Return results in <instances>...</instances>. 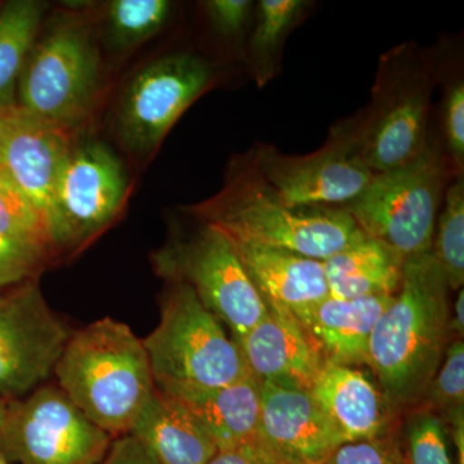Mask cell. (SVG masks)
<instances>
[{
	"mask_svg": "<svg viewBox=\"0 0 464 464\" xmlns=\"http://www.w3.org/2000/svg\"><path fill=\"white\" fill-rule=\"evenodd\" d=\"M449 290L431 252L406 258L401 285L375 324L366 366L396 418L422 402L453 341Z\"/></svg>",
	"mask_w": 464,
	"mask_h": 464,
	"instance_id": "cell-1",
	"label": "cell"
},
{
	"mask_svg": "<svg viewBox=\"0 0 464 464\" xmlns=\"http://www.w3.org/2000/svg\"><path fill=\"white\" fill-rule=\"evenodd\" d=\"M190 212L232 240L322 262L364 234L343 208L290 206L266 182L252 157L239 161L215 198Z\"/></svg>",
	"mask_w": 464,
	"mask_h": 464,
	"instance_id": "cell-2",
	"label": "cell"
},
{
	"mask_svg": "<svg viewBox=\"0 0 464 464\" xmlns=\"http://www.w3.org/2000/svg\"><path fill=\"white\" fill-rule=\"evenodd\" d=\"M53 373L70 401L114 439L130 433L155 391L142 340L111 317L70 335Z\"/></svg>",
	"mask_w": 464,
	"mask_h": 464,
	"instance_id": "cell-3",
	"label": "cell"
},
{
	"mask_svg": "<svg viewBox=\"0 0 464 464\" xmlns=\"http://www.w3.org/2000/svg\"><path fill=\"white\" fill-rule=\"evenodd\" d=\"M101 90L102 67L91 24L76 14L54 17L24 63L18 108L72 130L96 108Z\"/></svg>",
	"mask_w": 464,
	"mask_h": 464,
	"instance_id": "cell-4",
	"label": "cell"
},
{
	"mask_svg": "<svg viewBox=\"0 0 464 464\" xmlns=\"http://www.w3.org/2000/svg\"><path fill=\"white\" fill-rule=\"evenodd\" d=\"M435 74L413 44L381 57L373 99L355 121L359 157L374 173L387 172L420 157L429 145L430 103Z\"/></svg>",
	"mask_w": 464,
	"mask_h": 464,
	"instance_id": "cell-5",
	"label": "cell"
},
{
	"mask_svg": "<svg viewBox=\"0 0 464 464\" xmlns=\"http://www.w3.org/2000/svg\"><path fill=\"white\" fill-rule=\"evenodd\" d=\"M160 315L142 340L155 386L216 389L249 377L237 343L190 286L170 282Z\"/></svg>",
	"mask_w": 464,
	"mask_h": 464,
	"instance_id": "cell-6",
	"label": "cell"
},
{
	"mask_svg": "<svg viewBox=\"0 0 464 464\" xmlns=\"http://www.w3.org/2000/svg\"><path fill=\"white\" fill-rule=\"evenodd\" d=\"M449 174L444 152L430 141L411 163L374 173L362 194L343 209L360 230L405 259L431 252Z\"/></svg>",
	"mask_w": 464,
	"mask_h": 464,
	"instance_id": "cell-7",
	"label": "cell"
},
{
	"mask_svg": "<svg viewBox=\"0 0 464 464\" xmlns=\"http://www.w3.org/2000/svg\"><path fill=\"white\" fill-rule=\"evenodd\" d=\"M128 192L130 177L109 146L74 142L45 213L51 256L78 252L96 239L121 212Z\"/></svg>",
	"mask_w": 464,
	"mask_h": 464,
	"instance_id": "cell-8",
	"label": "cell"
},
{
	"mask_svg": "<svg viewBox=\"0 0 464 464\" xmlns=\"http://www.w3.org/2000/svg\"><path fill=\"white\" fill-rule=\"evenodd\" d=\"M158 273L186 284L203 306L239 337L267 315L268 308L250 282L231 240L216 226L204 224L177 237L155 255Z\"/></svg>",
	"mask_w": 464,
	"mask_h": 464,
	"instance_id": "cell-9",
	"label": "cell"
},
{
	"mask_svg": "<svg viewBox=\"0 0 464 464\" xmlns=\"http://www.w3.org/2000/svg\"><path fill=\"white\" fill-rule=\"evenodd\" d=\"M112 439L58 387L41 386L8 401L0 451L21 464H100Z\"/></svg>",
	"mask_w": 464,
	"mask_h": 464,
	"instance_id": "cell-10",
	"label": "cell"
},
{
	"mask_svg": "<svg viewBox=\"0 0 464 464\" xmlns=\"http://www.w3.org/2000/svg\"><path fill=\"white\" fill-rule=\"evenodd\" d=\"M250 157L266 182L295 207L344 208L374 176L357 152L353 119L333 128L311 154L286 155L265 145Z\"/></svg>",
	"mask_w": 464,
	"mask_h": 464,
	"instance_id": "cell-11",
	"label": "cell"
},
{
	"mask_svg": "<svg viewBox=\"0 0 464 464\" xmlns=\"http://www.w3.org/2000/svg\"><path fill=\"white\" fill-rule=\"evenodd\" d=\"M212 79L209 63L188 53L168 54L141 67L119 101L116 132L121 145L133 155L154 151Z\"/></svg>",
	"mask_w": 464,
	"mask_h": 464,
	"instance_id": "cell-12",
	"label": "cell"
},
{
	"mask_svg": "<svg viewBox=\"0 0 464 464\" xmlns=\"http://www.w3.org/2000/svg\"><path fill=\"white\" fill-rule=\"evenodd\" d=\"M70 335L36 284L5 295L0 302V398L12 401L41 387Z\"/></svg>",
	"mask_w": 464,
	"mask_h": 464,
	"instance_id": "cell-13",
	"label": "cell"
},
{
	"mask_svg": "<svg viewBox=\"0 0 464 464\" xmlns=\"http://www.w3.org/2000/svg\"><path fill=\"white\" fill-rule=\"evenodd\" d=\"M258 435L289 464H323L341 444L310 391L292 384L261 382Z\"/></svg>",
	"mask_w": 464,
	"mask_h": 464,
	"instance_id": "cell-14",
	"label": "cell"
},
{
	"mask_svg": "<svg viewBox=\"0 0 464 464\" xmlns=\"http://www.w3.org/2000/svg\"><path fill=\"white\" fill-rule=\"evenodd\" d=\"M72 145V130L18 106L5 114L0 167L44 216Z\"/></svg>",
	"mask_w": 464,
	"mask_h": 464,
	"instance_id": "cell-15",
	"label": "cell"
},
{
	"mask_svg": "<svg viewBox=\"0 0 464 464\" xmlns=\"http://www.w3.org/2000/svg\"><path fill=\"white\" fill-rule=\"evenodd\" d=\"M267 308L261 322L232 341L259 383L292 384L310 391L325 360L295 317Z\"/></svg>",
	"mask_w": 464,
	"mask_h": 464,
	"instance_id": "cell-16",
	"label": "cell"
},
{
	"mask_svg": "<svg viewBox=\"0 0 464 464\" xmlns=\"http://www.w3.org/2000/svg\"><path fill=\"white\" fill-rule=\"evenodd\" d=\"M310 392L344 442L389 435L398 420L377 382L360 366L325 362Z\"/></svg>",
	"mask_w": 464,
	"mask_h": 464,
	"instance_id": "cell-17",
	"label": "cell"
},
{
	"mask_svg": "<svg viewBox=\"0 0 464 464\" xmlns=\"http://www.w3.org/2000/svg\"><path fill=\"white\" fill-rule=\"evenodd\" d=\"M230 240L266 306L285 311L301 323L329 297L322 261L288 250Z\"/></svg>",
	"mask_w": 464,
	"mask_h": 464,
	"instance_id": "cell-18",
	"label": "cell"
},
{
	"mask_svg": "<svg viewBox=\"0 0 464 464\" xmlns=\"http://www.w3.org/2000/svg\"><path fill=\"white\" fill-rule=\"evenodd\" d=\"M157 389L177 400L195 418L218 451L237 447L258 435L261 391L259 382L252 375L216 389Z\"/></svg>",
	"mask_w": 464,
	"mask_h": 464,
	"instance_id": "cell-19",
	"label": "cell"
},
{
	"mask_svg": "<svg viewBox=\"0 0 464 464\" xmlns=\"http://www.w3.org/2000/svg\"><path fill=\"white\" fill-rule=\"evenodd\" d=\"M392 298L374 295L341 299L329 295L299 324L325 362L366 366L372 333Z\"/></svg>",
	"mask_w": 464,
	"mask_h": 464,
	"instance_id": "cell-20",
	"label": "cell"
},
{
	"mask_svg": "<svg viewBox=\"0 0 464 464\" xmlns=\"http://www.w3.org/2000/svg\"><path fill=\"white\" fill-rule=\"evenodd\" d=\"M130 433L159 464H207L218 451L195 418L157 387Z\"/></svg>",
	"mask_w": 464,
	"mask_h": 464,
	"instance_id": "cell-21",
	"label": "cell"
},
{
	"mask_svg": "<svg viewBox=\"0 0 464 464\" xmlns=\"http://www.w3.org/2000/svg\"><path fill=\"white\" fill-rule=\"evenodd\" d=\"M404 264L405 258L396 250L362 234L323 261L329 295L341 299L395 295Z\"/></svg>",
	"mask_w": 464,
	"mask_h": 464,
	"instance_id": "cell-22",
	"label": "cell"
},
{
	"mask_svg": "<svg viewBox=\"0 0 464 464\" xmlns=\"http://www.w3.org/2000/svg\"><path fill=\"white\" fill-rule=\"evenodd\" d=\"M47 5L8 0L0 5V112L17 106V84L24 63L41 34Z\"/></svg>",
	"mask_w": 464,
	"mask_h": 464,
	"instance_id": "cell-23",
	"label": "cell"
},
{
	"mask_svg": "<svg viewBox=\"0 0 464 464\" xmlns=\"http://www.w3.org/2000/svg\"><path fill=\"white\" fill-rule=\"evenodd\" d=\"M306 7L304 0H261L258 3L257 24L249 50L259 85L274 78L284 41Z\"/></svg>",
	"mask_w": 464,
	"mask_h": 464,
	"instance_id": "cell-24",
	"label": "cell"
},
{
	"mask_svg": "<svg viewBox=\"0 0 464 464\" xmlns=\"http://www.w3.org/2000/svg\"><path fill=\"white\" fill-rule=\"evenodd\" d=\"M393 436L404 464H454L447 423L435 411L414 408L400 415Z\"/></svg>",
	"mask_w": 464,
	"mask_h": 464,
	"instance_id": "cell-25",
	"label": "cell"
},
{
	"mask_svg": "<svg viewBox=\"0 0 464 464\" xmlns=\"http://www.w3.org/2000/svg\"><path fill=\"white\" fill-rule=\"evenodd\" d=\"M0 237L42 258L51 256L47 221L41 209L0 167Z\"/></svg>",
	"mask_w": 464,
	"mask_h": 464,
	"instance_id": "cell-26",
	"label": "cell"
},
{
	"mask_svg": "<svg viewBox=\"0 0 464 464\" xmlns=\"http://www.w3.org/2000/svg\"><path fill=\"white\" fill-rule=\"evenodd\" d=\"M433 234L431 253L444 271L449 288L464 284V182L458 177L445 191Z\"/></svg>",
	"mask_w": 464,
	"mask_h": 464,
	"instance_id": "cell-27",
	"label": "cell"
},
{
	"mask_svg": "<svg viewBox=\"0 0 464 464\" xmlns=\"http://www.w3.org/2000/svg\"><path fill=\"white\" fill-rule=\"evenodd\" d=\"M167 0H112L106 14V34L115 50H130L160 32L170 16Z\"/></svg>",
	"mask_w": 464,
	"mask_h": 464,
	"instance_id": "cell-28",
	"label": "cell"
},
{
	"mask_svg": "<svg viewBox=\"0 0 464 464\" xmlns=\"http://www.w3.org/2000/svg\"><path fill=\"white\" fill-rule=\"evenodd\" d=\"M417 408L429 409L440 417L464 408L463 340H453L449 343L441 365Z\"/></svg>",
	"mask_w": 464,
	"mask_h": 464,
	"instance_id": "cell-29",
	"label": "cell"
},
{
	"mask_svg": "<svg viewBox=\"0 0 464 464\" xmlns=\"http://www.w3.org/2000/svg\"><path fill=\"white\" fill-rule=\"evenodd\" d=\"M323 464H404L392 432L341 444Z\"/></svg>",
	"mask_w": 464,
	"mask_h": 464,
	"instance_id": "cell-30",
	"label": "cell"
},
{
	"mask_svg": "<svg viewBox=\"0 0 464 464\" xmlns=\"http://www.w3.org/2000/svg\"><path fill=\"white\" fill-rule=\"evenodd\" d=\"M44 258L0 237V295L12 286L32 282Z\"/></svg>",
	"mask_w": 464,
	"mask_h": 464,
	"instance_id": "cell-31",
	"label": "cell"
},
{
	"mask_svg": "<svg viewBox=\"0 0 464 464\" xmlns=\"http://www.w3.org/2000/svg\"><path fill=\"white\" fill-rule=\"evenodd\" d=\"M442 128L449 155L457 170L464 164V85L457 82L449 88L442 105Z\"/></svg>",
	"mask_w": 464,
	"mask_h": 464,
	"instance_id": "cell-32",
	"label": "cell"
},
{
	"mask_svg": "<svg viewBox=\"0 0 464 464\" xmlns=\"http://www.w3.org/2000/svg\"><path fill=\"white\" fill-rule=\"evenodd\" d=\"M207 464H289L257 435L248 442L217 451Z\"/></svg>",
	"mask_w": 464,
	"mask_h": 464,
	"instance_id": "cell-33",
	"label": "cell"
},
{
	"mask_svg": "<svg viewBox=\"0 0 464 464\" xmlns=\"http://www.w3.org/2000/svg\"><path fill=\"white\" fill-rule=\"evenodd\" d=\"M208 16L218 32L232 35L239 33L250 16L249 0H210L206 3Z\"/></svg>",
	"mask_w": 464,
	"mask_h": 464,
	"instance_id": "cell-34",
	"label": "cell"
},
{
	"mask_svg": "<svg viewBox=\"0 0 464 464\" xmlns=\"http://www.w3.org/2000/svg\"><path fill=\"white\" fill-rule=\"evenodd\" d=\"M100 464H159L139 439L130 433L115 438Z\"/></svg>",
	"mask_w": 464,
	"mask_h": 464,
	"instance_id": "cell-35",
	"label": "cell"
},
{
	"mask_svg": "<svg viewBox=\"0 0 464 464\" xmlns=\"http://www.w3.org/2000/svg\"><path fill=\"white\" fill-rule=\"evenodd\" d=\"M450 328L451 340H463L464 335V292L463 288L458 290L456 304L453 311H450Z\"/></svg>",
	"mask_w": 464,
	"mask_h": 464,
	"instance_id": "cell-36",
	"label": "cell"
},
{
	"mask_svg": "<svg viewBox=\"0 0 464 464\" xmlns=\"http://www.w3.org/2000/svg\"><path fill=\"white\" fill-rule=\"evenodd\" d=\"M8 401L0 398V429H2L3 423H5V415H7Z\"/></svg>",
	"mask_w": 464,
	"mask_h": 464,
	"instance_id": "cell-37",
	"label": "cell"
},
{
	"mask_svg": "<svg viewBox=\"0 0 464 464\" xmlns=\"http://www.w3.org/2000/svg\"><path fill=\"white\" fill-rule=\"evenodd\" d=\"M5 114L0 116V160H2L3 137H5Z\"/></svg>",
	"mask_w": 464,
	"mask_h": 464,
	"instance_id": "cell-38",
	"label": "cell"
},
{
	"mask_svg": "<svg viewBox=\"0 0 464 464\" xmlns=\"http://www.w3.org/2000/svg\"><path fill=\"white\" fill-rule=\"evenodd\" d=\"M0 464H11V463H9V460L7 459V458L3 456L2 451H0Z\"/></svg>",
	"mask_w": 464,
	"mask_h": 464,
	"instance_id": "cell-39",
	"label": "cell"
},
{
	"mask_svg": "<svg viewBox=\"0 0 464 464\" xmlns=\"http://www.w3.org/2000/svg\"><path fill=\"white\" fill-rule=\"evenodd\" d=\"M5 295H0V302L3 301V298H5Z\"/></svg>",
	"mask_w": 464,
	"mask_h": 464,
	"instance_id": "cell-40",
	"label": "cell"
},
{
	"mask_svg": "<svg viewBox=\"0 0 464 464\" xmlns=\"http://www.w3.org/2000/svg\"><path fill=\"white\" fill-rule=\"evenodd\" d=\"M2 115H3L2 112H0V116H2Z\"/></svg>",
	"mask_w": 464,
	"mask_h": 464,
	"instance_id": "cell-41",
	"label": "cell"
}]
</instances>
